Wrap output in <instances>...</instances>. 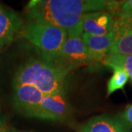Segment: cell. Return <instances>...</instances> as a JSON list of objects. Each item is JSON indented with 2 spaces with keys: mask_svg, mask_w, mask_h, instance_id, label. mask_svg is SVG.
I'll list each match as a JSON object with an SVG mask.
<instances>
[{
  "mask_svg": "<svg viewBox=\"0 0 132 132\" xmlns=\"http://www.w3.org/2000/svg\"><path fill=\"white\" fill-rule=\"evenodd\" d=\"M83 31L94 36H102L113 31L114 20L106 11L85 13L82 17Z\"/></svg>",
  "mask_w": 132,
  "mask_h": 132,
  "instance_id": "obj_8",
  "label": "cell"
},
{
  "mask_svg": "<svg viewBox=\"0 0 132 132\" xmlns=\"http://www.w3.org/2000/svg\"><path fill=\"white\" fill-rule=\"evenodd\" d=\"M113 74L107 85V96L118 90H122L129 79V76L123 69L119 67L112 68Z\"/></svg>",
  "mask_w": 132,
  "mask_h": 132,
  "instance_id": "obj_13",
  "label": "cell"
},
{
  "mask_svg": "<svg viewBox=\"0 0 132 132\" xmlns=\"http://www.w3.org/2000/svg\"><path fill=\"white\" fill-rule=\"evenodd\" d=\"M115 38L113 31L102 36H94L83 33L81 39L90 54L93 63L103 62L109 54V48Z\"/></svg>",
  "mask_w": 132,
  "mask_h": 132,
  "instance_id": "obj_9",
  "label": "cell"
},
{
  "mask_svg": "<svg viewBox=\"0 0 132 132\" xmlns=\"http://www.w3.org/2000/svg\"><path fill=\"white\" fill-rule=\"evenodd\" d=\"M24 25L21 16L0 4V44L4 47L13 41Z\"/></svg>",
  "mask_w": 132,
  "mask_h": 132,
  "instance_id": "obj_7",
  "label": "cell"
},
{
  "mask_svg": "<svg viewBox=\"0 0 132 132\" xmlns=\"http://www.w3.org/2000/svg\"><path fill=\"white\" fill-rule=\"evenodd\" d=\"M3 48H4V46H3L2 45H1V44H0V52H1V51H2V49H3Z\"/></svg>",
  "mask_w": 132,
  "mask_h": 132,
  "instance_id": "obj_20",
  "label": "cell"
},
{
  "mask_svg": "<svg viewBox=\"0 0 132 132\" xmlns=\"http://www.w3.org/2000/svg\"><path fill=\"white\" fill-rule=\"evenodd\" d=\"M45 95H46L32 85L15 86L13 93L14 108L19 113L29 117Z\"/></svg>",
  "mask_w": 132,
  "mask_h": 132,
  "instance_id": "obj_6",
  "label": "cell"
},
{
  "mask_svg": "<svg viewBox=\"0 0 132 132\" xmlns=\"http://www.w3.org/2000/svg\"><path fill=\"white\" fill-rule=\"evenodd\" d=\"M8 132H23V131H19L16 130H11V131H8Z\"/></svg>",
  "mask_w": 132,
  "mask_h": 132,
  "instance_id": "obj_19",
  "label": "cell"
},
{
  "mask_svg": "<svg viewBox=\"0 0 132 132\" xmlns=\"http://www.w3.org/2000/svg\"><path fill=\"white\" fill-rule=\"evenodd\" d=\"M114 23L113 32L117 35L123 33L132 34V17L126 15H120L116 17Z\"/></svg>",
  "mask_w": 132,
  "mask_h": 132,
  "instance_id": "obj_14",
  "label": "cell"
},
{
  "mask_svg": "<svg viewBox=\"0 0 132 132\" xmlns=\"http://www.w3.org/2000/svg\"><path fill=\"white\" fill-rule=\"evenodd\" d=\"M66 76L51 63L31 57L15 71L13 85H32L44 95L65 93Z\"/></svg>",
  "mask_w": 132,
  "mask_h": 132,
  "instance_id": "obj_2",
  "label": "cell"
},
{
  "mask_svg": "<svg viewBox=\"0 0 132 132\" xmlns=\"http://www.w3.org/2000/svg\"><path fill=\"white\" fill-rule=\"evenodd\" d=\"M0 132H8V130L7 129V128H0Z\"/></svg>",
  "mask_w": 132,
  "mask_h": 132,
  "instance_id": "obj_18",
  "label": "cell"
},
{
  "mask_svg": "<svg viewBox=\"0 0 132 132\" xmlns=\"http://www.w3.org/2000/svg\"><path fill=\"white\" fill-rule=\"evenodd\" d=\"M6 128L5 122H4V120H3L0 119V128Z\"/></svg>",
  "mask_w": 132,
  "mask_h": 132,
  "instance_id": "obj_17",
  "label": "cell"
},
{
  "mask_svg": "<svg viewBox=\"0 0 132 132\" xmlns=\"http://www.w3.org/2000/svg\"><path fill=\"white\" fill-rule=\"evenodd\" d=\"M50 63L68 75L77 68L92 64L93 61L81 38L68 37Z\"/></svg>",
  "mask_w": 132,
  "mask_h": 132,
  "instance_id": "obj_4",
  "label": "cell"
},
{
  "mask_svg": "<svg viewBox=\"0 0 132 132\" xmlns=\"http://www.w3.org/2000/svg\"><path fill=\"white\" fill-rule=\"evenodd\" d=\"M131 81H132V77H131Z\"/></svg>",
  "mask_w": 132,
  "mask_h": 132,
  "instance_id": "obj_21",
  "label": "cell"
},
{
  "mask_svg": "<svg viewBox=\"0 0 132 132\" xmlns=\"http://www.w3.org/2000/svg\"><path fill=\"white\" fill-rule=\"evenodd\" d=\"M71 111L72 109L66 98L65 93H60L46 95L29 117L63 121L69 118Z\"/></svg>",
  "mask_w": 132,
  "mask_h": 132,
  "instance_id": "obj_5",
  "label": "cell"
},
{
  "mask_svg": "<svg viewBox=\"0 0 132 132\" xmlns=\"http://www.w3.org/2000/svg\"><path fill=\"white\" fill-rule=\"evenodd\" d=\"M109 54L123 56L132 55V34L123 33L115 35V38L109 48Z\"/></svg>",
  "mask_w": 132,
  "mask_h": 132,
  "instance_id": "obj_11",
  "label": "cell"
},
{
  "mask_svg": "<svg viewBox=\"0 0 132 132\" xmlns=\"http://www.w3.org/2000/svg\"><path fill=\"white\" fill-rule=\"evenodd\" d=\"M112 15L114 19L120 15L132 17V0L118 1Z\"/></svg>",
  "mask_w": 132,
  "mask_h": 132,
  "instance_id": "obj_15",
  "label": "cell"
},
{
  "mask_svg": "<svg viewBox=\"0 0 132 132\" xmlns=\"http://www.w3.org/2000/svg\"><path fill=\"white\" fill-rule=\"evenodd\" d=\"M104 0H32L26 7L29 21L45 22L64 29L69 38L83 34L82 17L87 13L107 10Z\"/></svg>",
  "mask_w": 132,
  "mask_h": 132,
  "instance_id": "obj_1",
  "label": "cell"
},
{
  "mask_svg": "<svg viewBox=\"0 0 132 132\" xmlns=\"http://www.w3.org/2000/svg\"><path fill=\"white\" fill-rule=\"evenodd\" d=\"M121 118L132 127V104L128 105L121 114Z\"/></svg>",
  "mask_w": 132,
  "mask_h": 132,
  "instance_id": "obj_16",
  "label": "cell"
},
{
  "mask_svg": "<svg viewBox=\"0 0 132 132\" xmlns=\"http://www.w3.org/2000/svg\"><path fill=\"white\" fill-rule=\"evenodd\" d=\"M102 63L111 68L119 67L126 71L130 77H132V55L123 56L109 54Z\"/></svg>",
  "mask_w": 132,
  "mask_h": 132,
  "instance_id": "obj_12",
  "label": "cell"
},
{
  "mask_svg": "<svg viewBox=\"0 0 132 132\" xmlns=\"http://www.w3.org/2000/svg\"><path fill=\"white\" fill-rule=\"evenodd\" d=\"M79 132H131V126L121 118L102 114L91 118Z\"/></svg>",
  "mask_w": 132,
  "mask_h": 132,
  "instance_id": "obj_10",
  "label": "cell"
},
{
  "mask_svg": "<svg viewBox=\"0 0 132 132\" xmlns=\"http://www.w3.org/2000/svg\"><path fill=\"white\" fill-rule=\"evenodd\" d=\"M19 35L36 48L42 60L51 62L68 38L64 29L52 24L28 21Z\"/></svg>",
  "mask_w": 132,
  "mask_h": 132,
  "instance_id": "obj_3",
  "label": "cell"
}]
</instances>
